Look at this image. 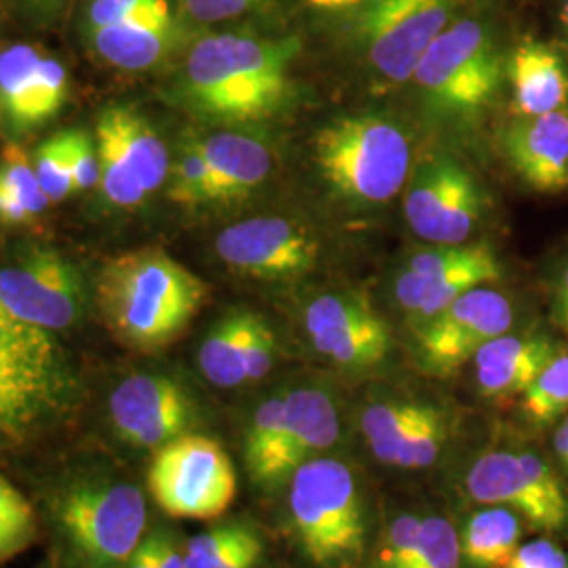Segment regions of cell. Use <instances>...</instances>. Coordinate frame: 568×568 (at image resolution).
Listing matches in <instances>:
<instances>
[{
  "label": "cell",
  "instance_id": "6da1fadb",
  "mask_svg": "<svg viewBox=\"0 0 568 568\" xmlns=\"http://www.w3.org/2000/svg\"><path fill=\"white\" fill-rule=\"evenodd\" d=\"M300 39L246 32L206 34L192 44L173 95L196 119L217 124L267 121L293 95Z\"/></svg>",
  "mask_w": 568,
  "mask_h": 568
},
{
  "label": "cell",
  "instance_id": "7a4b0ae2",
  "mask_svg": "<svg viewBox=\"0 0 568 568\" xmlns=\"http://www.w3.org/2000/svg\"><path fill=\"white\" fill-rule=\"evenodd\" d=\"M209 286L159 248L114 257L98 278V305L112 335L133 349L173 344L206 302Z\"/></svg>",
  "mask_w": 568,
  "mask_h": 568
},
{
  "label": "cell",
  "instance_id": "3957f363",
  "mask_svg": "<svg viewBox=\"0 0 568 568\" xmlns=\"http://www.w3.org/2000/svg\"><path fill=\"white\" fill-rule=\"evenodd\" d=\"M288 520L305 558L321 568L352 565L366 546L365 499L352 467L316 457L288 478Z\"/></svg>",
  "mask_w": 568,
  "mask_h": 568
},
{
  "label": "cell",
  "instance_id": "277c9868",
  "mask_svg": "<svg viewBox=\"0 0 568 568\" xmlns=\"http://www.w3.org/2000/svg\"><path fill=\"white\" fill-rule=\"evenodd\" d=\"M314 161L345 201L382 204L408 182L413 148L398 122L377 114H349L326 122L316 133Z\"/></svg>",
  "mask_w": 568,
  "mask_h": 568
},
{
  "label": "cell",
  "instance_id": "5b68a950",
  "mask_svg": "<svg viewBox=\"0 0 568 568\" xmlns=\"http://www.w3.org/2000/svg\"><path fill=\"white\" fill-rule=\"evenodd\" d=\"M70 389L53 331L30 325L0 304V434L30 436L58 413Z\"/></svg>",
  "mask_w": 568,
  "mask_h": 568
},
{
  "label": "cell",
  "instance_id": "8992f818",
  "mask_svg": "<svg viewBox=\"0 0 568 568\" xmlns=\"http://www.w3.org/2000/svg\"><path fill=\"white\" fill-rule=\"evenodd\" d=\"M53 516L82 568H122L145 539V497L131 483H72L53 499Z\"/></svg>",
  "mask_w": 568,
  "mask_h": 568
},
{
  "label": "cell",
  "instance_id": "52a82bcc",
  "mask_svg": "<svg viewBox=\"0 0 568 568\" xmlns=\"http://www.w3.org/2000/svg\"><path fill=\"white\" fill-rule=\"evenodd\" d=\"M501 74V58L487 23L462 18L450 21L429 44L410 81L436 116L471 119L495 98Z\"/></svg>",
  "mask_w": 568,
  "mask_h": 568
},
{
  "label": "cell",
  "instance_id": "ba28073f",
  "mask_svg": "<svg viewBox=\"0 0 568 568\" xmlns=\"http://www.w3.org/2000/svg\"><path fill=\"white\" fill-rule=\"evenodd\" d=\"M148 488L171 518L213 520L236 497V471L224 447L203 434H183L156 448Z\"/></svg>",
  "mask_w": 568,
  "mask_h": 568
},
{
  "label": "cell",
  "instance_id": "9c48e42d",
  "mask_svg": "<svg viewBox=\"0 0 568 568\" xmlns=\"http://www.w3.org/2000/svg\"><path fill=\"white\" fill-rule=\"evenodd\" d=\"M457 0H366L354 20L371 68L387 82L413 79L429 44L453 21Z\"/></svg>",
  "mask_w": 568,
  "mask_h": 568
},
{
  "label": "cell",
  "instance_id": "30bf717a",
  "mask_svg": "<svg viewBox=\"0 0 568 568\" xmlns=\"http://www.w3.org/2000/svg\"><path fill=\"white\" fill-rule=\"evenodd\" d=\"M467 495L485 506L511 509L535 530L568 527V495L554 469L535 453L490 450L466 476Z\"/></svg>",
  "mask_w": 568,
  "mask_h": 568
},
{
  "label": "cell",
  "instance_id": "8fae6325",
  "mask_svg": "<svg viewBox=\"0 0 568 568\" xmlns=\"http://www.w3.org/2000/svg\"><path fill=\"white\" fill-rule=\"evenodd\" d=\"M501 265L487 244H438L406 260L394 295L415 328L476 286L499 281Z\"/></svg>",
  "mask_w": 568,
  "mask_h": 568
},
{
  "label": "cell",
  "instance_id": "7c38bea8",
  "mask_svg": "<svg viewBox=\"0 0 568 568\" xmlns=\"http://www.w3.org/2000/svg\"><path fill=\"white\" fill-rule=\"evenodd\" d=\"M485 211L483 190L464 164L447 154L419 164L406 190L410 230L427 243L464 244Z\"/></svg>",
  "mask_w": 568,
  "mask_h": 568
},
{
  "label": "cell",
  "instance_id": "4fadbf2b",
  "mask_svg": "<svg viewBox=\"0 0 568 568\" xmlns=\"http://www.w3.org/2000/svg\"><path fill=\"white\" fill-rule=\"evenodd\" d=\"M514 325V307L504 293L476 286L438 316L417 326V356L432 375H453L490 339Z\"/></svg>",
  "mask_w": 568,
  "mask_h": 568
},
{
  "label": "cell",
  "instance_id": "5bb4252c",
  "mask_svg": "<svg viewBox=\"0 0 568 568\" xmlns=\"http://www.w3.org/2000/svg\"><path fill=\"white\" fill-rule=\"evenodd\" d=\"M0 304L30 325L63 331L81 321V274L53 248H30L18 264L0 270Z\"/></svg>",
  "mask_w": 568,
  "mask_h": 568
},
{
  "label": "cell",
  "instance_id": "9a60e30c",
  "mask_svg": "<svg viewBox=\"0 0 568 568\" xmlns=\"http://www.w3.org/2000/svg\"><path fill=\"white\" fill-rule=\"evenodd\" d=\"M304 326L314 349L347 371L382 365L392 349L386 321L358 293L318 295L305 307Z\"/></svg>",
  "mask_w": 568,
  "mask_h": 568
},
{
  "label": "cell",
  "instance_id": "2e32d148",
  "mask_svg": "<svg viewBox=\"0 0 568 568\" xmlns=\"http://www.w3.org/2000/svg\"><path fill=\"white\" fill-rule=\"evenodd\" d=\"M215 251L227 267L255 278H295L318 264L316 236L286 217H253L227 225L215 239Z\"/></svg>",
  "mask_w": 568,
  "mask_h": 568
},
{
  "label": "cell",
  "instance_id": "e0dca14e",
  "mask_svg": "<svg viewBox=\"0 0 568 568\" xmlns=\"http://www.w3.org/2000/svg\"><path fill=\"white\" fill-rule=\"evenodd\" d=\"M110 422L131 447L156 448L187 434L194 403L178 382L164 375H131L112 389Z\"/></svg>",
  "mask_w": 568,
  "mask_h": 568
},
{
  "label": "cell",
  "instance_id": "ac0fdd59",
  "mask_svg": "<svg viewBox=\"0 0 568 568\" xmlns=\"http://www.w3.org/2000/svg\"><path fill=\"white\" fill-rule=\"evenodd\" d=\"M342 436L335 398L325 387H295L284 394V434L265 474L264 488L288 483L293 471L316 459Z\"/></svg>",
  "mask_w": 568,
  "mask_h": 568
},
{
  "label": "cell",
  "instance_id": "d6986e66",
  "mask_svg": "<svg viewBox=\"0 0 568 568\" xmlns=\"http://www.w3.org/2000/svg\"><path fill=\"white\" fill-rule=\"evenodd\" d=\"M509 166L539 192L568 190V112L520 116L501 131Z\"/></svg>",
  "mask_w": 568,
  "mask_h": 568
},
{
  "label": "cell",
  "instance_id": "ffe728a7",
  "mask_svg": "<svg viewBox=\"0 0 568 568\" xmlns=\"http://www.w3.org/2000/svg\"><path fill=\"white\" fill-rule=\"evenodd\" d=\"M558 352L548 335H499L471 358L476 386L487 398L523 394Z\"/></svg>",
  "mask_w": 568,
  "mask_h": 568
},
{
  "label": "cell",
  "instance_id": "44dd1931",
  "mask_svg": "<svg viewBox=\"0 0 568 568\" xmlns=\"http://www.w3.org/2000/svg\"><path fill=\"white\" fill-rule=\"evenodd\" d=\"M201 143L209 166V203L241 201L272 171V150L255 135L222 131Z\"/></svg>",
  "mask_w": 568,
  "mask_h": 568
},
{
  "label": "cell",
  "instance_id": "7402d4cb",
  "mask_svg": "<svg viewBox=\"0 0 568 568\" xmlns=\"http://www.w3.org/2000/svg\"><path fill=\"white\" fill-rule=\"evenodd\" d=\"M91 49L121 70H148L166 58L178 39L175 13L142 16L112 26L84 30Z\"/></svg>",
  "mask_w": 568,
  "mask_h": 568
},
{
  "label": "cell",
  "instance_id": "603a6c76",
  "mask_svg": "<svg viewBox=\"0 0 568 568\" xmlns=\"http://www.w3.org/2000/svg\"><path fill=\"white\" fill-rule=\"evenodd\" d=\"M508 74L520 116L549 114L567 102V65L549 44L520 42L509 58Z\"/></svg>",
  "mask_w": 568,
  "mask_h": 568
},
{
  "label": "cell",
  "instance_id": "cb8c5ba5",
  "mask_svg": "<svg viewBox=\"0 0 568 568\" xmlns=\"http://www.w3.org/2000/svg\"><path fill=\"white\" fill-rule=\"evenodd\" d=\"M100 121L105 122L116 135L145 192L152 194L161 190L171 173V159L154 126L140 112L124 105L105 108Z\"/></svg>",
  "mask_w": 568,
  "mask_h": 568
},
{
  "label": "cell",
  "instance_id": "d4e9b609",
  "mask_svg": "<svg viewBox=\"0 0 568 568\" xmlns=\"http://www.w3.org/2000/svg\"><path fill=\"white\" fill-rule=\"evenodd\" d=\"M523 527L516 511L488 506L474 511L462 530V554L469 568H504L520 546Z\"/></svg>",
  "mask_w": 568,
  "mask_h": 568
},
{
  "label": "cell",
  "instance_id": "484cf974",
  "mask_svg": "<svg viewBox=\"0 0 568 568\" xmlns=\"http://www.w3.org/2000/svg\"><path fill=\"white\" fill-rule=\"evenodd\" d=\"M253 316L255 314L246 310H232L204 337L199 365L213 386L232 389L246 384L244 347Z\"/></svg>",
  "mask_w": 568,
  "mask_h": 568
},
{
  "label": "cell",
  "instance_id": "4316f807",
  "mask_svg": "<svg viewBox=\"0 0 568 568\" xmlns=\"http://www.w3.org/2000/svg\"><path fill=\"white\" fill-rule=\"evenodd\" d=\"M41 61V51L30 44L0 51V112L16 133L34 129L32 105Z\"/></svg>",
  "mask_w": 568,
  "mask_h": 568
},
{
  "label": "cell",
  "instance_id": "83f0119b",
  "mask_svg": "<svg viewBox=\"0 0 568 568\" xmlns=\"http://www.w3.org/2000/svg\"><path fill=\"white\" fill-rule=\"evenodd\" d=\"M432 405L408 400L373 403L363 413V436L377 462L394 467L408 434L427 415Z\"/></svg>",
  "mask_w": 568,
  "mask_h": 568
},
{
  "label": "cell",
  "instance_id": "f1b7e54d",
  "mask_svg": "<svg viewBox=\"0 0 568 568\" xmlns=\"http://www.w3.org/2000/svg\"><path fill=\"white\" fill-rule=\"evenodd\" d=\"M284 434V394H274L251 417L244 434V466L251 480L262 487L267 467L281 447Z\"/></svg>",
  "mask_w": 568,
  "mask_h": 568
},
{
  "label": "cell",
  "instance_id": "f546056e",
  "mask_svg": "<svg viewBox=\"0 0 568 568\" xmlns=\"http://www.w3.org/2000/svg\"><path fill=\"white\" fill-rule=\"evenodd\" d=\"M98 156H100V185L105 199L124 209L142 204L148 192L138 180L116 135L100 119H98Z\"/></svg>",
  "mask_w": 568,
  "mask_h": 568
},
{
  "label": "cell",
  "instance_id": "4dcf8cb0",
  "mask_svg": "<svg viewBox=\"0 0 568 568\" xmlns=\"http://www.w3.org/2000/svg\"><path fill=\"white\" fill-rule=\"evenodd\" d=\"M523 415L535 426H548L568 410V354L556 352L523 392Z\"/></svg>",
  "mask_w": 568,
  "mask_h": 568
},
{
  "label": "cell",
  "instance_id": "1f68e13d",
  "mask_svg": "<svg viewBox=\"0 0 568 568\" xmlns=\"http://www.w3.org/2000/svg\"><path fill=\"white\" fill-rule=\"evenodd\" d=\"M37 518L30 501L0 474V562L34 541Z\"/></svg>",
  "mask_w": 568,
  "mask_h": 568
},
{
  "label": "cell",
  "instance_id": "d6a6232c",
  "mask_svg": "<svg viewBox=\"0 0 568 568\" xmlns=\"http://www.w3.org/2000/svg\"><path fill=\"white\" fill-rule=\"evenodd\" d=\"M169 201L182 206L209 203V166L201 140L182 143L169 173Z\"/></svg>",
  "mask_w": 568,
  "mask_h": 568
},
{
  "label": "cell",
  "instance_id": "836d02e7",
  "mask_svg": "<svg viewBox=\"0 0 568 568\" xmlns=\"http://www.w3.org/2000/svg\"><path fill=\"white\" fill-rule=\"evenodd\" d=\"M462 539L443 516H426L419 530V546L408 568H462Z\"/></svg>",
  "mask_w": 568,
  "mask_h": 568
},
{
  "label": "cell",
  "instance_id": "e575fe53",
  "mask_svg": "<svg viewBox=\"0 0 568 568\" xmlns=\"http://www.w3.org/2000/svg\"><path fill=\"white\" fill-rule=\"evenodd\" d=\"M448 440V419L447 415L432 406L427 410L426 417L413 427L408 434L405 445L400 448L394 467L400 469H426L432 466Z\"/></svg>",
  "mask_w": 568,
  "mask_h": 568
},
{
  "label": "cell",
  "instance_id": "d590c367",
  "mask_svg": "<svg viewBox=\"0 0 568 568\" xmlns=\"http://www.w3.org/2000/svg\"><path fill=\"white\" fill-rule=\"evenodd\" d=\"M34 171H37L42 192L51 203H60L74 192L68 131L58 133L41 143L34 156Z\"/></svg>",
  "mask_w": 568,
  "mask_h": 568
},
{
  "label": "cell",
  "instance_id": "8d00e7d4",
  "mask_svg": "<svg viewBox=\"0 0 568 568\" xmlns=\"http://www.w3.org/2000/svg\"><path fill=\"white\" fill-rule=\"evenodd\" d=\"M0 190L9 192L28 206L32 217L47 211L51 201L42 192L34 166L20 145H9L0 156Z\"/></svg>",
  "mask_w": 568,
  "mask_h": 568
},
{
  "label": "cell",
  "instance_id": "74e56055",
  "mask_svg": "<svg viewBox=\"0 0 568 568\" xmlns=\"http://www.w3.org/2000/svg\"><path fill=\"white\" fill-rule=\"evenodd\" d=\"M251 528L244 525H224V527L204 530L192 537L183 549L185 567L187 568H220L230 551L243 541L244 535Z\"/></svg>",
  "mask_w": 568,
  "mask_h": 568
},
{
  "label": "cell",
  "instance_id": "f35d334b",
  "mask_svg": "<svg viewBox=\"0 0 568 568\" xmlns=\"http://www.w3.org/2000/svg\"><path fill=\"white\" fill-rule=\"evenodd\" d=\"M68 100V70L63 63L51 55H42L37 89H34V105H32V124L39 126L42 122L51 121Z\"/></svg>",
  "mask_w": 568,
  "mask_h": 568
},
{
  "label": "cell",
  "instance_id": "ab89813d",
  "mask_svg": "<svg viewBox=\"0 0 568 568\" xmlns=\"http://www.w3.org/2000/svg\"><path fill=\"white\" fill-rule=\"evenodd\" d=\"M173 11L169 0H87L84 30L112 26L119 21L133 20L142 16H156Z\"/></svg>",
  "mask_w": 568,
  "mask_h": 568
},
{
  "label": "cell",
  "instance_id": "60d3db41",
  "mask_svg": "<svg viewBox=\"0 0 568 568\" xmlns=\"http://www.w3.org/2000/svg\"><path fill=\"white\" fill-rule=\"evenodd\" d=\"M422 520L417 514H403L389 525L377 554L379 568H408L419 546Z\"/></svg>",
  "mask_w": 568,
  "mask_h": 568
},
{
  "label": "cell",
  "instance_id": "b9f144b4",
  "mask_svg": "<svg viewBox=\"0 0 568 568\" xmlns=\"http://www.w3.org/2000/svg\"><path fill=\"white\" fill-rule=\"evenodd\" d=\"M276 358V335L262 316H253L244 347V373L246 384L260 382L272 371Z\"/></svg>",
  "mask_w": 568,
  "mask_h": 568
},
{
  "label": "cell",
  "instance_id": "7bdbcfd3",
  "mask_svg": "<svg viewBox=\"0 0 568 568\" xmlns=\"http://www.w3.org/2000/svg\"><path fill=\"white\" fill-rule=\"evenodd\" d=\"M74 192L91 190L100 183V156L93 140L84 131H68Z\"/></svg>",
  "mask_w": 568,
  "mask_h": 568
},
{
  "label": "cell",
  "instance_id": "ee69618b",
  "mask_svg": "<svg viewBox=\"0 0 568 568\" xmlns=\"http://www.w3.org/2000/svg\"><path fill=\"white\" fill-rule=\"evenodd\" d=\"M183 16L196 23H217L243 16L264 0H178Z\"/></svg>",
  "mask_w": 568,
  "mask_h": 568
},
{
  "label": "cell",
  "instance_id": "f6af8a7d",
  "mask_svg": "<svg viewBox=\"0 0 568 568\" xmlns=\"http://www.w3.org/2000/svg\"><path fill=\"white\" fill-rule=\"evenodd\" d=\"M504 568H568V556L548 539H535L520 544Z\"/></svg>",
  "mask_w": 568,
  "mask_h": 568
},
{
  "label": "cell",
  "instance_id": "bcb514c9",
  "mask_svg": "<svg viewBox=\"0 0 568 568\" xmlns=\"http://www.w3.org/2000/svg\"><path fill=\"white\" fill-rule=\"evenodd\" d=\"M264 554L262 537L251 528L243 537V541L230 551L220 568H255Z\"/></svg>",
  "mask_w": 568,
  "mask_h": 568
},
{
  "label": "cell",
  "instance_id": "7dc6e473",
  "mask_svg": "<svg viewBox=\"0 0 568 568\" xmlns=\"http://www.w3.org/2000/svg\"><path fill=\"white\" fill-rule=\"evenodd\" d=\"M152 544L159 568H187L185 567V554L178 546V541L169 532H152Z\"/></svg>",
  "mask_w": 568,
  "mask_h": 568
},
{
  "label": "cell",
  "instance_id": "c3c4849f",
  "mask_svg": "<svg viewBox=\"0 0 568 568\" xmlns=\"http://www.w3.org/2000/svg\"><path fill=\"white\" fill-rule=\"evenodd\" d=\"M28 220H34L32 213L28 211V206L18 201L16 196H11L9 192L0 190V222L4 224H23Z\"/></svg>",
  "mask_w": 568,
  "mask_h": 568
},
{
  "label": "cell",
  "instance_id": "681fc988",
  "mask_svg": "<svg viewBox=\"0 0 568 568\" xmlns=\"http://www.w3.org/2000/svg\"><path fill=\"white\" fill-rule=\"evenodd\" d=\"M554 318L568 335V264L562 267L554 291Z\"/></svg>",
  "mask_w": 568,
  "mask_h": 568
},
{
  "label": "cell",
  "instance_id": "f907efd6",
  "mask_svg": "<svg viewBox=\"0 0 568 568\" xmlns=\"http://www.w3.org/2000/svg\"><path fill=\"white\" fill-rule=\"evenodd\" d=\"M122 568H159L152 537H145V539H143L142 544H140V548L133 551V556L126 560V565Z\"/></svg>",
  "mask_w": 568,
  "mask_h": 568
},
{
  "label": "cell",
  "instance_id": "816d5d0a",
  "mask_svg": "<svg viewBox=\"0 0 568 568\" xmlns=\"http://www.w3.org/2000/svg\"><path fill=\"white\" fill-rule=\"evenodd\" d=\"M310 7L325 9V11H339V9H356L366 0H305Z\"/></svg>",
  "mask_w": 568,
  "mask_h": 568
},
{
  "label": "cell",
  "instance_id": "f5cc1de1",
  "mask_svg": "<svg viewBox=\"0 0 568 568\" xmlns=\"http://www.w3.org/2000/svg\"><path fill=\"white\" fill-rule=\"evenodd\" d=\"M554 448H556L560 462L568 469V419H565V424L556 429V434H554Z\"/></svg>",
  "mask_w": 568,
  "mask_h": 568
},
{
  "label": "cell",
  "instance_id": "db71d44e",
  "mask_svg": "<svg viewBox=\"0 0 568 568\" xmlns=\"http://www.w3.org/2000/svg\"><path fill=\"white\" fill-rule=\"evenodd\" d=\"M34 7H39V9H44V11H49V9H58L61 4H65V2H70V0H30Z\"/></svg>",
  "mask_w": 568,
  "mask_h": 568
},
{
  "label": "cell",
  "instance_id": "11a10c76",
  "mask_svg": "<svg viewBox=\"0 0 568 568\" xmlns=\"http://www.w3.org/2000/svg\"><path fill=\"white\" fill-rule=\"evenodd\" d=\"M562 23H565L568 32V0H565V4H562Z\"/></svg>",
  "mask_w": 568,
  "mask_h": 568
},
{
  "label": "cell",
  "instance_id": "9f6ffc18",
  "mask_svg": "<svg viewBox=\"0 0 568 568\" xmlns=\"http://www.w3.org/2000/svg\"><path fill=\"white\" fill-rule=\"evenodd\" d=\"M0 114H2V112H0Z\"/></svg>",
  "mask_w": 568,
  "mask_h": 568
},
{
  "label": "cell",
  "instance_id": "6f0895ef",
  "mask_svg": "<svg viewBox=\"0 0 568 568\" xmlns=\"http://www.w3.org/2000/svg\"><path fill=\"white\" fill-rule=\"evenodd\" d=\"M567 112H568V110H567Z\"/></svg>",
  "mask_w": 568,
  "mask_h": 568
}]
</instances>
